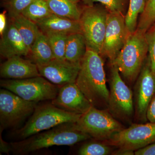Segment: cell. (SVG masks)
I'll use <instances>...</instances> for the list:
<instances>
[{"label": "cell", "mask_w": 155, "mask_h": 155, "mask_svg": "<svg viewBox=\"0 0 155 155\" xmlns=\"http://www.w3.org/2000/svg\"><path fill=\"white\" fill-rule=\"evenodd\" d=\"M75 83L93 107L107 109L110 91L107 86L104 61L98 53L87 48Z\"/></svg>", "instance_id": "obj_1"}, {"label": "cell", "mask_w": 155, "mask_h": 155, "mask_svg": "<svg viewBox=\"0 0 155 155\" xmlns=\"http://www.w3.org/2000/svg\"><path fill=\"white\" fill-rule=\"evenodd\" d=\"M91 138L79 129L76 123H64L22 140L11 143V152L15 155H27L55 146H71Z\"/></svg>", "instance_id": "obj_2"}, {"label": "cell", "mask_w": 155, "mask_h": 155, "mask_svg": "<svg viewBox=\"0 0 155 155\" xmlns=\"http://www.w3.org/2000/svg\"><path fill=\"white\" fill-rule=\"evenodd\" d=\"M145 34L138 28L129 33L122 50L110 63L118 68L124 79L130 83L137 79L148 55Z\"/></svg>", "instance_id": "obj_3"}, {"label": "cell", "mask_w": 155, "mask_h": 155, "mask_svg": "<svg viewBox=\"0 0 155 155\" xmlns=\"http://www.w3.org/2000/svg\"><path fill=\"white\" fill-rule=\"evenodd\" d=\"M82 115L64 110L51 103L37 105L25 125L14 132L22 140L42 131L66 123H76Z\"/></svg>", "instance_id": "obj_4"}, {"label": "cell", "mask_w": 155, "mask_h": 155, "mask_svg": "<svg viewBox=\"0 0 155 155\" xmlns=\"http://www.w3.org/2000/svg\"><path fill=\"white\" fill-rule=\"evenodd\" d=\"M103 141L118 149L114 154H134L136 151L155 143V123L132 124Z\"/></svg>", "instance_id": "obj_5"}, {"label": "cell", "mask_w": 155, "mask_h": 155, "mask_svg": "<svg viewBox=\"0 0 155 155\" xmlns=\"http://www.w3.org/2000/svg\"><path fill=\"white\" fill-rule=\"evenodd\" d=\"M0 84L2 88L23 99L36 103L54 99L60 88L41 76L23 79H2Z\"/></svg>", "instance_id": "obj_6"}, {"label": "cell", "mask_w": 155, "mask_h": 155, "mask_svg": "<svg viewBox=\"0 0 155 155\" xmlns=\"http://www.w3.org/2000/svg\"><path fill=\"white\" fill-rule=\"evenodd\" d=\"M80 130L99 141L108 140L125 128L107 110L92 107L76 122Z\"/></svg>", "instance_id": "obj_7"}, {"label": "cell", "mask_w": 155, "mask_h": 155, "mask_svg": "<svg viewBox=\"0 0 155 155\" xmlns=\"http://www.w3.org/2000/svg\"><path fill=\"white\" fill-rule=\"evenodd\" d=\"M109 12L103 5H85L81 9L79 21L81 33L87 48L99 54L104 39Z\"/></svg>", "instance_id": "obj_8"}, {"label": "cell", "mask_w": 155, "mask_h": 155, "mask_svg": "<svg viewBox=\"0 0 155 155\" xmlns=\"http://www.w3.org/2000/svg\"><path fill=\"white\" fill-rule=\"evenodd\" d=\"M110 90L107 110L115 118L130 121L134 113L133 94L118 68L110 64Z\"/></svg>", "instance_id": "obj_9"}, {"label": "cell", "mask_w": 155, "mask_h": 155, "mask_svg": "<svg viewBox=\"0 0 155 155\" xmlns=\"http://www.w3.org/2000/svg\"><path fill=\"white\" fill-rule=\"evenodd\" d=\"M37 103L23 99L6 89L0 90V129L15 128L31 116Z\"/></svg>", "instance_id": "obj_10"}, {"label": "cell", "mask_w": 155, "mask_h": 155, "mask_svg": "<svg viewBox=\"0 0 155 155\" xmlns=\"http://www.w3.org/2000/svg\"><path fill=\"white\" fill-rule=\"evenodd\" d=\"M125 16L109 12L104 39L100 55L112 63L124 46L128 34Z\"/></svg>", "instance_id": "obj_11"}, {"label": "cell", "mask_w": 155, "mask_h": 155, "mask_svg": "<svg viewBox=\"0 0 155 155\" xmlns=\"http://www.w3.org/2000/svg\"><path fill=\"white\" fill-rule=\"evenodd\" d=\"M155 95V75L148 55L137 79L134 89L135 116L141 122L147 121L148 107Z\"/></svg>", "instance_id": "obj_12"}, {"label": "cell", "mask_w": 155, "mask_h": 155, "mask_svg": "<svg viewBox=\"0 0 155 155\" xmlns=\"http://www.w3.org/2000/svg\"><path fill=\"white\" fill-rule=\"evenodd\" d=\"M37 66L41 76L61 87L67 84L75 83L81 64L54 59Z\"/></svg>", "instance_id": "obj_13"}, {"label": "cell", "mask_w": 155, "mask_h": 155, "mask_svg": "<svg viewBox=\"0 0 155 155\" xmlns=\"http://www.w3.org/2000/svg\"><path fill=\"white\" fill-rule=\"evenodd\" d=\"M51 103L64 110L80 115L85 114L92 107L75 82L61 87Z\"/></svg>", "instance_id": "obj_14"}, {"label": "cell", "mask_w": 155, "mask_h": 155, "mask_svg": "<svg viewBox=\"0 0 155 155\" xmlns=\"http://www.w3.org/2000/svg\"><path fill=\"white\" fill-rule=\"evenodd\" d=\"M0 76L4 79H23L41 75L36 64L21 56H15L1 64Z\"/></svg>", "instance_id": "obj_15"}, {"label": "cell", "mask_w": 155, "mask_h": 155, "mask_svg": "<svg viewBox=\"0 0 155 155\" xmlns=\"http://www.w3.org/2000/svg\"><path fill=\"white\" fill-rule=\"evenodd\" d=\"M1 37L0 54L3 58L7 59L29 54V50L11 20L8 22L7 28Z\"/></svg>", "instance_id": "obj_16"}, {"label": "cell", "mask_w": 155, "mask_h": 155, "mask_svg": "<svg viewBox=\"0 0 155 155\" xmlns=\"http://www.w3.org/2000/svg\"><path fill=\"white\" fill-rule=\"evenodd\" d=\"M44 33L53 32L70 35L81 32L79 21L52 14L36 23Z\"/></svg>", "instance_id": "obj_17"}, {"label": "cell", "mask_w": 155, "mask_h": 155, "mask_svg": "<svg viewBox=\"0 0 155 155\" xmlns=\"http://www.w3.org/2000/svg\"><path fill=\"white\" fill-rule=\"evenodd\" d=\"M10 17V20L18 30L25 45L30 51L40 31L38 26L36 23L22 14Z\"/></svg>", "instance_id": "obj_18"}, {"label": "cell", "mask_w": 155, "mask_h": 155, "mask_svg": "<svg viewBox=\"0 0 155 155\" xmlns=\"http://www.w3.org/2000/svg\"><path fill=\"white\" fill-rule=\"evenodd\" d=\"M87 47L86 40L81 32L69 35L67 37L65 59L75 64H81L86 54Z\"/></svg>", "instance_id": "obj_19"}, {"label": "cell", "mask_w": 155, "mask_h": 155, "mask_svg": "<svg viewBox=\"0 0 155 155\" xmlns=\"http://www.w3.org/2000/svg\"><path fill=\"white\" fill-rule=\"evenodd\" d=\"M31 61L37 65L47 63L55 59L47 37L40 30L29 51Z\"/></svg>", "instance_id": "obj_20"}, {"label": "cell", "mask_w": 155, "mask_h": 155, "mask_svg": "<svg viewBox=\"0 0 155 155\" xmlns=\"http://www.w3.org/2000/svg\"><path fill=\"white\" fill-rule=\"evenodd\" d=\"M53 14L60 17L79 21L81 10L78 6L80 0H45Z\"/></svg>", "instance_id": "obj_21"}, {"label": "cell", "mask_w": 155, "mask_h": 155, "mask_svg": "<svg viewBox=\"0 0 155 155\" xmlns=\"http://www.w3.org/2000/svg\"><path fill=\"white\" fill-rule=\"evenodd\" d=\"M52 14L45 0H35L22 13L23 16L36 23Z\"/></svg>", "instance_id": "obj_22"}, {"label": "cell", "mask_w": 155, "mask_h": 155, "mask_svg": "<svg viewBox=\"0 0 155 155\" xmlns=\"http://www.w3.org/2000/svg\"><path fill=\"white\" fill-rule=\"evenodd\" d=\"M146 3V0H130L125 17V24L129 33H133L137 28L139 16L144 11Z\"/></svg>", "instance_id": "obj_23"}, {"label": "cell", "mask_w": 155, "mask_h": 155, "mask_svg": "<svg viewBox=\"0 0 155 155\" xmlns=\"http://www.w3.org/2000/svg\"><path fill=\"white\" fill-rule=\"evenodd\" d=\"M45 34L47 37L55 59L66 60L65 52L68 35L53 32H48Z\"/></svg>", "instance_id": "obj_24"}, {"label": "cell", "mask_w": 155, "mask_h": 155, "mask_svg": "<svg viewBox=\"0 0 155 155\" xmlns=\"http://www.w3.org/2000/svg\"><path fill=\"white\" fill-rule=\"evenodd\" d=\"M155 23V0H147L144 11L140 15L137 28L146 32Z\"/></svg>", "instance_id": "obj_25"}, {"label": "cell", "mask_w": 155, "mask_h": 155, "mask_svg": "<svg viewBox=\"0 0 155 155\" xmlns=\"http://www.w3.org/2000/svg\"><path fill=\"white\" fill-rule=\"evenodd\" d=\"M110 146L104 142H89L81 146L78 154L80 155H107L112 153Z\"/></svg>", "instance_id": "obj_26"}, {"label": "cell", "mask_w": 155, "mask_h": 155, "mask_svg": "<svg viewBox=\"0 0 155 155\" xmlns=\"http://www.w3.org/2000/svg\"><path fill=\"white\" fill-rule=\"evenodd\" d=\"M85 5L92 6L99 2L104 6L110 13L126 15L127 0H82Z\"/></svg>", "instance_id": "obj_27"}, {"label": "cell", "mask_w": 155, "mask_h": 155, "mask_svg": "<svg viewBox=\"0 0 155 155\" xmlns=\"http://www.w3.org/2000/svg\"><path fill=\"white\" fill-rule=\"evenodd\" d=\"M35 0H8L5 8L9 17L22 14V12Z\"/></svg>", "instance_id": "obj_28"}, {"label": "cell", "mask_w": 155, "mask_h": 155, "mask_svg": "<svg viewBox=\"0 0 155 155\" xmlns=\"http://www.w3.org/2000/svg\"><path fill=\"white\" fill-rule=\"evenodd\" d=\"M151 67L155 75V23L148 29L145 34Z\"/></svg>", "instance_id": "obj_29"}, {"label": "cell", "mask_w": 155, "mask_h": 155, "mask_svg": "<svg viewBox=\"0 0 155 155\" xmlns=\"http://www.w3.org/2000/svg\"><path fill=\"white\" fill-rule=\"evenodd\" d=\"M147 118L150 122L155 123V95L148 107Z\"/></svg>", "instance_id": "obj_30"}, {"label": "cell", "mask_w": 155, "mask_h": 155, "mask_svg": "<svg viewBox=\"0 0 155 155\" xmlns=\"http://www.w3.org/2000/svg\"><path fill=\"white\" fill-rule=\"evenodd\" d=\"M136 155H155V143L134 152Z\"/></svg>", "instance_id": "obj_31"}, {"label": "cell", "mask_w": 155, "mask_h": 155, "mask_svg": "<svg viewBox=\"0 0 155 155\" xmlns=\"http://www.w3.org/2000/svg\"><path fill=\"white\" fill-rule=\"evenodd\" d=\"M3 130L0 129V153H1L9 154L10 152H11V144L3 140L2 137Z\"/></svg>", "instance_id": "obj_32"}, {"label": "cell", "mask_w": 155, "mask_h": 155, "mask_svg": "<svg viewBox=\"0 0 155 155\" xmlns=\"http://www.w3.org/2000/svg\"><path fill=\"white\" fill-rule=\"evenodd\" d=\"M8 22H7V17L5 12H3L0 14V35L1 36L2 35L4 31L7 28Z\"/></svg>", "instance_id": "obj_33"}, {"label": "cell", "mask_w": 155, "mask_h": 155, "mask_svg": "<svg viewBox=\"0 0 155 155\" xmlns=\"http://www.w3.org/2000/svg\"><path fill=\"white\" fill-rule=\"evenodd\" d=\"M147 0H146V2H147Z\"/></svg>", "instance_id": "obj_34"}]
</instances>
